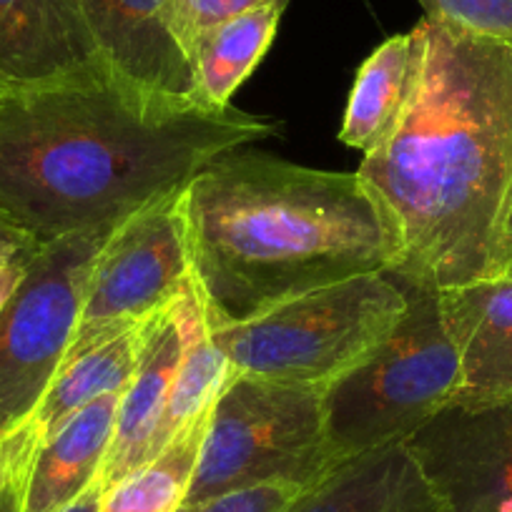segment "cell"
Returning a JSON list of instances; mask_svg holds the SVG:
<instances>
[{
  "instance_id": "cell-1",
  "label": "cell",
  "mask_w": 512,
  "mask_h": 512,
  "mask_svg": "<svg viewBox=\"0 0 512 512\" xmlns=\"http://www.w3.org/2000/svg\"><path fill=\"white\" fill-rule=\"evenodd\" d=\"M274 121L108 76L6 91L0 211L38 244L116 229L181 194L221 156L272 139Z\"/></svg>"
},
{
  "instance_id": "cell-2",
  "label": "cell",
  "mask_w": 512,
  "mask_h": 512,
  "mask_svg": "<svg viewBox=\"0 0 512 512\" xmlns=\"http://www.w3.org/2000/svg\"><path fill=\"white\" fill-rule=\"evenodd\" d=\"M420 26L415 96L357 176L395 234L390 274L450 289L500 277L512 199V48L427 16Z\"/></svg>"
},
{
  "instance_id": "cell-3",
  "label": "cell",
  "mask_w": 512,
  "mask_h": 512,
  "mask_svg": "<svg viewBox=\"0 0 512 512\" xmlns=\"http://www.w3.org/2000/svg\"><path fill=\"white\" fill-rule=\"evenodd\" d=\"M181 206L211 329L397 262L390 221L357 174L234 151L189 181Z\"/></svg>"
},
{
  "instance_id": "cell-4",
  "label": "cell",
  "mask_w": 512,
  "mask_h": 512,
  "mask_svg": "<svg viewBox=\"0 0 512 512\" xmlns=\"http://www.w3.org/2000/svg\"><path fill=\"white\" fill-rule=\"evenodd\" d=\"M395 279L407 292V312L357 367L324 390L327 445L337 465L407 442L460 390V359L442 319L440 289Z\"/></svg>"
},
{
  "instance_id": "cell-5",
  "label": "cell",
  "mask_w": 512,
  "mask_h": 512,
  "mask_svg": "<svg viewBox=\"0 0 512 512\" xmlns=\"http://www.w3.org/2000/svg\"><path fill=\"white\" fill-rule=\"evenodd\" d=\"M405 312L407 292L390 272L364 274L211 329V337L231 372L327 390L357 367Z\"/></svg>"
},
{
  "instance_id": "cell-6",
  "label": "cell",
  "mask_w": 512,
  "mask_h": 512,
  "mask_svg": "<svg viewBox=\"0 0 512 512\" xmlns=\"http://www.w3.org/2000/svg\"><path fill=\"white\" fill-rule=\"evenodd\" d=\"M337 467L322 387L231 372L211 407L184 502L272 482L309 490Z\"/></svg>"
},
{
  "instance_id": "cell-7",
  "label": "cell",
  "mask_w": 512,
  "mask_h": 512,
  "mask_svg": "<svg viewBox=\"0 0 512 512\" xmlns=\"http://www.w3.org/2000/svg\"><path fill=\"white\" fill-rule=\"evenodd\" d=\"M106 231L41 244L0 314V437L31 417L66 359Z\"/></svg>"
},
{
  "instance_id": "cell-8",
  "label": "cell",
  "mask_w": 512,
  "mask_h": 512,
  "mask_svg": "<svg viewBox=\"0 0 512 512\" xmlns=\"http://www.w3.org/2000/svg\"><path fill=\"white\" fill-rule=\"evenodd\" d=\"M191 282L184 206L181 194H174L108 234L88 274L81 317L66 357L169 309Z\"/></svg>"
},
{
  "instance_id": "cell-9",
  "label": "cell",
  "mask_w": 512,
  "mask_h": 512,
  "mask_svg": "<svg viewBox=\"0 0 512 512\" xmlns=\"http://www.w3.org/2000/svg\"><path fill=\"white\" fill-rule=\"evenodd\" d=\"M405 445L440 512H512V400L447 405Z\"/></svg>"
},
{
  "instance_id": "cell-10",
  "label": "cell",
  "mask_w": 512,
  "mask_h": 512,
  "mask_svg": "<svg viewBox=\"0 0 512 512\" xmlns=\"http://www.w3.org/2000/svg\"><path fill=\"white\" fill-rule=\"evenodd\" d=\"M81 0H0V86H63L108 76Z\"/></svg>"
},
{
  "instance_id": "cell-11",
  "label": "cell",
  "mask_w": 512,
  "mask_h": 512,
  "mask_svg": "<svg viewBox=\"0 0 512 512\" xmlns=\"http://www.w3.org/2000/svg\"><path fill=\"white\" fill-rule=\"evenodd\" d=\"M440 307L460 359L452 405L512 400V277L440 289Z\"/></svg>"
},
{
  "instance_id": "cell-12",
  "label": "cell",
  "mask_w": 512,
  "mask_h": 512,
  "mask_svg": "<svg viewBox=\"0 0 512 512\" xmlns=\"http://www.w3.org/2000/svg\"><path fill=\"white\" fill-rule=\"evenodd\" d=\"M103 63L113 76L151 91L194 96L191 63L166 21V0H81Z\"/></svg>"
},
{
  "instance_id": "cell-13",
  "label": "cell",
  "mask_w": 512,
  "mask_h": 512,
  "mask_svg": "<svg viewBox=\"0 0 512 512\" xmlns=\"http://www.w3.org/2000/svg\"><path fill=\"white\" fill-rule=\"evenodd\" d=\"M181 347L184 334L176 304H171L144 324L139 364L123 395L118 397L111 447L98 477L103 492L156 457V432L169 402Z\"/></svg>"
},
{
  "instance_id": "cell-14",
  "label": "cell",
  "mask_w": 512,
  "mask_h": 512,
  "mask_svg": "<svg viewBox=\"0 0 512 512\" xmlns=\"http://www.w3.org/2000/svg\"><path fill=\"white\" fill-rule=\"evenodd\" d=\"M146 322L123 329V332L108 334L83 352L63 359L56 377L48 384L46 395L41 397L31 417L16 432L0 437L3 447L11 455L13 467H16V477L21 475L23 465L36 450L38 442L56 432L68 417L76 415L83 407L93 405L101 397L123 395V390L134 377L136 364H139Z\"/></svg>"
},
{
  "instance_id": "cell-15",
  "label": "cell",
  "mask_w": 512,
  "mask_h": 512,
  "mask_svg": "<svg viewBox=\"0 0 512 512\" xmlns=\"http://www.w3.org/2000/svg\"><path fill=\"white\" fill-rule=\"evenodd\" d=\"M118 397L106 395L83 407L38 442L21 475L13 477L18 512H58L96 485L111 447Z\"/></svg>"
},
{
  "instance_id": "cell-16",
  "label": "cell",
  "mask_w": 512,
  "mask_h": 512,
  "mask_svg": "<svg viewBox=\"0 0 512 512\" xmlns=\"http://www.w3.org/2000/svg\"><path fill=\"white\" fill-rule=\"evenodd\" d=\"M287 512H440L405 442L342 462Z\"/></svg>"
},
{
  "instance_id": "cell-17",
  "label": "cell",
  "mask_w": 512,
  "mask_h": 512,
  "mask_svg": "<svg viewBox=\"0 0 512 512\" xmlns=\"http://www.w3.org/2000/svg\"><path fill=\"white\" fill-rule=\"evenodd\" d=\"M425 36L417 23L410 33L392 36L362 63L349 91L339 141L364 156L390 139L400 126L420 81Z\"/></svg>"
},
{
  "instance_id": "cell-18",
  "label": "cell",
  "mask_w": 512,
  "mask_h": 512,
  "mask_svg": "<svg viewBox=\"0 0 512 512\" xmlns=\"http://www.w3.org/2000/svg\"><path fill=\"white\" fill-rule=\"evenodd\" d=\"M284 8L282 3L256 8L211 28L194 43L189 63L196 101L214 108L231 106L236 88L262 63L277 38Z\"/></svg>"
},
{
  "instance_id": "cell-19",
  "label": "cell",
  "mask_w": 512,
  "mask_h": 512,
  "mask_svg": "<svg viewBox=\"0 0 512 512\" xmlns=\"http://www.w3.org/2000/svg\"><path fill=\"white\" fill-rule=\"evenodd\" d=\"M176 314H179L181 334H184V347H181L174 382H171L169 402H166L164 417L156 432V455L214 405L219 392L224 390L226 379L231 377L229 359L211 337L204 304L194 282L176 302Z\"/></svg>"
},
{
  "instance_id": "cell-20",
  "label": "cell",
  "mask_w": 512,
  "mask_h": 512,
  "mask_svg": "<svg viewBox=\"0 0 512 512\" xmlns=\"http://www.w3.org/2000/svg\"><path fill=\"white\" fill-rule=\"evenodd\" d=\"M214 407V405H211ZM211 407L141 470L103 492L98 512H176L186 500Z\"/></svg>"
},
{
  "instance_id": "cell-21",
  "label": "cell",
  "mask_w": 512,
  "mask_h": 512,
  "mask_svg": "<svg viewBox=\"0 0 512 512\" xmlns=\"http://www.w3.org/2000/svg\"><path fill=\"white\" fill-rule=\"evenodd\" d=\"M274 3L289 6V0H166V21H169L174 41L189 58L194 43L206 31L256 8L274 6Z\"/></svg>"
},
{
  "instance_id": "cell-22",
  "label": "cell",
  "mask_w": 512,
  "mask_h": 512,
  "mask_svg": "<svg viewBox=\"0 0 512 512\" xmlns=\"http://www.w3.org/2000/svg\"><path fill=\"white\" fill-rule=\"evenodd\" d=\"M427 18L512 48V0H417Z\"/></svg>"
},
{
  "instance_id": "cell-23",
  "label": "cell",
  "mask_w": 512,
  "mask_h": 512,
  "mask_svg": "<svg viewBox=\"0 0 512 512\" xmlns=\"http://www.w3.org/2000/svg\"><path fill=\"white\" fill-rule=\"evenodd\" d=\"M304 490L294 485H254L221 492L199 502H184L176 512H287Z\"/></svg>"
},
{
  "instance_id": "cell-24",
  "label": "cell",
  "mask_w": 512,
  "mask_h": 512,
  "mask_svg": "<svg viewBox=\"0 0 512 512\" xmlns=\"http://www.w3.org/2000/svg\"><path fill=\"white\" fill-rule=\"evenodd\" d=\"M38 241L28 234L26 229L8 219L0 211V264L13 262V259H23V256H33L38 251Z\"/></svg>"
},
{
  "instance_id": "cell-25",
  "label": "cell",
  "mask_w": 512,
  "mask_h": 512,
  "mask_svg": "<svg viewBox=\"0 0 512 512\" xmlns=\"http://www.w3.org/2000/svg\"><path fill=\"white\" fill-rule=\"evenodd\" d=\"M31 259L33 256H23V259H13V262L0 264V314L8 307L11 297L16 294L18 284L26 277V269Z\"/></svg>"
},
{
  "instance_id": "cell-26",
  "label": "cell",
  "mask_w": 512,
  "mask_h": 512,
  "mask_svg": "<svg viewBox=\"0 0 512 512\" xmlns=\"http://www.w3.org/2000/svg\"><path fill=\"white\" fill-rule=\"evenodd\" d=\"M101 500H103V487L96 482V485H93L91 490L83 492L76 502H71V505L63 507V510H58V512H98Z\"/></svg>"
},
{
  "instance_id": "cell-27",
  "label": "cell",
  "mask_w": 512,
  "mask_h": 512,
  "mask_svg": "<svg viewBox=\"0 0 512 512\" xmlns=\"http://www.w3.org/2000/svg\"><path fill=\"white\" fill-rule=\"evenodd\" d=\"M500 277H512V199H510V211H507V221H505V239H502Z\"/></svg>"
},
{
  "instance_id": "cell-28",
  "label": "cell",
  "mask_w": 512,
  "mask_h": 512,
  "mask_svg": "<svg viewBox=\"0 0 512 512\" xmlns=\"http://www.w3.org/2000/svg\"><path fill=\"white\" fill-rule=\"evenodd\" d=\"M13 477H16V467H13L11 455H8V450L3 447V442H0V492L6 490V485Z\"/></svg>"
},
{
  "instance_id": "cell-29",
  "label": "cell",
  "mask_w": 512,
  "mask_h": 512,
  "mask_svg": "<svg viewBox=\"0 0 512 512\" xmlns=\"http://www.w3.org/2000/svg\"><path fill=\"white\" fill-rule=\"evenodd\" d=\"M0 512H18V485L11 480L6 490L0 492Z\"/></svg>"
},
{
  "instance_id": "cell-30",
  "label": "cell",
  "mask_w": 512,
  "mask_h": 512,
  "mask_svg": "<svg viewBox=\"0 0 512 512\" xmlns=\"http://www.w3.org/2000/svg\"><path fill=\"white\" fill-rule=\"evenodd\" d=\"M3 96H6V88L0 86V101H3Z\"/></svg>"
}]
</instances>
